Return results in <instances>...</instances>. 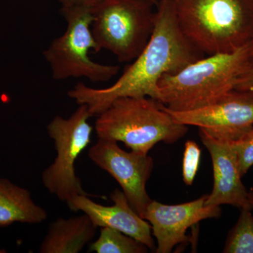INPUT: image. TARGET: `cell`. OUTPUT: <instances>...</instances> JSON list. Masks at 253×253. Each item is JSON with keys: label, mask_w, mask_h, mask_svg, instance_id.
Instances as JSON below:
<instances>
[{"label": "cell", "mask_w": 253, "mask_h": 253, "mask_svg": "<svg viewBox=\"0 0 253 253\" xmlns=\"http://www.w3.org/2000/svg\"><path fill=\"white\" fill-rule=\"evenodd\" d=\"M86 214L58 218L49 225L40 247L41 253H78L94 239L97 230Z\"/></svg>", "instance_id": "13"}, {"label": "cell", "mask_w": 253, "mask_h": 253, "mask_svg": "<svg viewBox=\"0 0 253 253\" xmlns=\"http://www.w3.org/2000/svg\"><path fill=\"white\" fill-rule=\"evenodd\" d=\"M149 248L141 241L109 227L101 228L100 235L88 252L96 253H146Z\"/></svg>", "instance_id": "15"}, {"label": "cell", "mask_w": 253, "mask_h": 253, "mask_svg": "<svg viewBox=\"0 0 253 253\" xmlns=\"http://www.w3.org/2000/svg\"><path fill=\"white\" fill-rule=\"evenodd\" d=\"M184 36L200 52L232 53L253 39V0H174Z\"/></svg>", "instance_id": "3"}, {"label": "cell", "mask_w": 253, "mask_h": 253, "mask_svg": "<svg viewBox=\"0 0 253 253\" xmlns=\"http://www.w3.org/2000/svg\"><path fill=\"white\" fill-rule=\"evenodd\" d=\"M157 6L149 0H103L93 12L91 29L97 51L108 50L130 62L151 39Z\"/></svg>", "instance_id": "5"}, {"label": "cell", "mask_w": 253, "mask_h": 253, "mask_svg": "<svg viewBox=\"0 0 253 253\" xmlns=\"http://www.w3.org/2000/svg\"><path fill=\"white\" fill-rule=\"evenodd\" d=\"M237 155L240 172L244 176L253 166V128L238 140L232 141Z\"/></svg>", "instance_id": "18"}, {"label": "cell", "mask_w": 253, "mask_h": 253, "mask_svg": "<svg viewBox=\"0 0 253 253\" xmlns=\"http://www.w3.org/2000/svg\"><path fill=\"white\" fill-rule=\"evenodd\" d=\"M47 219V212L37 205L28 189L0 178V227L16 222L40 224Z\"/></svg>", "instance_id": "14"}, {"label": "cell", "mask_w": 253, "mask_h": 253, "mask_svg": "<svg viewBox=\"0 0 253 253\" xmlns=\"http://www.w3.org/2000/svg\"><path fill=\"white\" fill-rule=\"evenodd\" d=\"M201 150L194 141H186L183 154L182 176L186 185L191 186L199 169Z\"/></svg>", "instance_id": "17"}, {"label": "cell", "mask_w": 253, "mask_h": 253, "mask_svg": "<svg viewBox=\"0 0 253 253\" xmlns=\"http://www.w3.org/2000/svg\"><path fill=\"white\" fill-rule=\"evenodd\" d=\"M113 206L96 204L89 196L81 195L66 203L74 212L83 211L97 227H109L124 233L155 250L151 226L134 211L123 191L116 189L110 195Z\"/></svg>", "instance_id": "12"}, {"label": "cell", "mask_w": 253, "mask_h": 253, "mask_svg": "<svg viewBox=\"0 0 253 253\" xmlns=\"http://www.w3.org/2000/svg\"><path fill=\"white\" fill-rule=\"evenodd\" d=\"M86 104L79 107L69 118L55 116L46 126L49 137L54 140L56 157L43 171L42 181L49 193L67 203L81 195L90 196L82 186L76 174L75 163L91 142L93 127Z\"/></svg>", "instance_id": "7"}, {"label": "cell", "mask_w": 253, "mask_h": 253, "mask_svg": "<svg viewBox=\"0 0 253 253\" xmlns=\"http://www.w3.org/2000/svg\"><path fill=\"white\" fill-rule=\"evenodd\" d=\"M236 89L239 90H253V65L246 71L240 78Z\"/></svg>", "instance_id": "20"}, {"label": "cell", "mask_w": 253, "mask_h": 253, "mask_svg": "<svg viewBox=\"0 0 253 253\" xmlns=\"http://www.w3.org/2000/svg\"><path fill=\"white\" fill-rule=\"evenodd\" d=\"M6 253V251L5 250H0V253Z\"/></svg>", "instance_id": "24"}, {"label": "cell", "mask_w": 253, "mask_h": 253, "mask_svg": "<svg viewBox=\"0 0 253 253\" xmlns=\"http://www.w3.org/2000/svg\"><path fill=\"white\" fill-rule=\"evenodd\" d=\"M88 158L117 181L134 211L144 218L153 201L146 190L154 169L153 158L136 151L127 152L116 141L99 138L89 149Z\"/></svg>", "instance_id": "8"}, {"label": "cell", "mask_w": 253, "mask_h": 253, "mask_svg": "<svg viewBox=\"0 0 253 253\" xmlns=\"http://www.w3.org/2000/svg\"><path fill=\"white\" fill-rule=\"evenodd\" d=\"M249 201L251 209L253 210V188L251 191H249Z\"/></svg>", "instance_id": "21"}, {"label": "cell", "mask_w": 253, "mask_h": 253, "mask_svg": "<svg viewBox=\"0 0 253 253\" xmlns=\"http://www.w3.org/2000/svg\"><path fill=\"white\" fill-rule=\"evenodd\" d=\"M149 1H151V2L154 3L156 5H157L158 3V0H149Z\"/></svg>", "instance_id": "22"}, {"label": "cell", "mask_w": 253, "mask_h": 253, "mask_svg": "<svg viewBox=\"0 0 253 253\" xmlns=\"http://www.w3.org/2000/svg\"><path fill=\"white\" fill-rule=\"evenodd\" d=\"M251 43H252V62L253 65V41H251Z\"/></svg>", "instance_id": "23"}, {"label": "cell", "mask_w": 253, "mask_h": 253, "mask_svg": "<svg viewBox=\"0 0 253 253\" xmlns=\"http://www.w3.org/2000/svg\"><path fill=\"white\" fill-rule=\"evenodd\" d=\"M252 210L241 209L235 226L229 232L224 245V253H253Z\"/></svg>", "instance_id": "16"}, {"label": "cell", "mask_w": 253, "mask_h": 253, "mask_svg": "<svg viewBox=\"0 0 253 253\" xmlns=\"http://www.w3.org/2000/svg\"><path fill=\"white\" fill-rule=\"evenodd\" d=\"M161 1V0H158V1Z\"/></svg>", "instance_id": "25"}, {"label": "cell", "mask_w": 253, "mask_h": 253, "mask_svg": "<svg viewBox=\"0 0 253 253\" xmlns=\"http://www.w3.org/2000/svg\"><path fill=\"white\" fill-rule=\"evenodd\" d=\"M201 58L202 53L189 42L178 25L174 0H161L149 43L117 81L101 89L79 83L67 94L77 104H86L91 117L104 112L118 98L146 96L158 101L160 79Z\"/></svg>", "instance_id": "1"}, {"label": "cell", "mask_w": 253, "mask_h": 253, "mask_svg": "<svg viewBox=\"0 0 253 253\" xmlns=\"http://www.w3.org/2000/svg\"><path fill=\"white\" fill-rule=\"evenodd\" d=\"M166 110L179 124L196 126L219 139L236 141L253 128V90L233 89L212 104L188 111Z\"/></svg>", "instance_id": "9"}, {"label": "cell", "mask_w": 253, "mask_h": 253, "mask_svg": "<svg viewBox=\"0 0 253 253\" xmlns=\"http://www.w3.org/2000/svg\"><path fill=\"white\" fill-rule=\"evenodd\" d=\"M199 136L211 155L214 177L212 191L207 195L205 205L210 207L229 205L241 210H252L232 141L214 137L202 129H199Z\"/></svg>", "instance_id": "11"}, {"label": "cell", "mask_w": 253, "mask_h": 253, "mask_svg": "<svg viewBox=\"0 0 253 253\" xmlns=\"http://www.w3.org/2000/svg\"><path fill=\"white\" fill-rule=\"evenodd\" d=\"M188 129L175 122L161 103L146 96L118 98L95 122L99 139L120 141L131 151L146 154L158 143L174 144Z\"/></svg>", "instance_id": "4"}, {"label": "cell", "mask_w": 253, "mask_h": 253, "mask_svg": "<svg viewBox=\"0 0 253 253\" xmlns=\"http://www.w3.org/2000/svg\"><path fill=\"white\" fill-rule=\"evenodd\" d=\"M207 195L184 204L166 205L152 201L144 219L151 224L152 234L157 240V253H170L175 246L189 240L186 231L200 221L219 217L220 207L205 205Z\"/></svg>", "instance_id": "10"}, {"label": "cell", "mask_w": 253, "mask_h": 253, "mask_svg": "<svg viewBox=\"0 0 253 253\" xmlns=\"http://www.w3.org/2000/svg\"><path fill=\"white\" fill-rule=\"evenodd\" d=\"M253 65L252 43L232 53L208 55L158 82V101L173 111L200 109L236 89Z\"/></svg>", "instance_id": "2"}, {"label": "cell", "mask_w": 253, "mask_h": 253, "mask_svg": "<svg viewBox=\"0 0 253 253\" xmlns=\"http://www.w3.org/2000/svg\"><path fill=\"white\" fill-rule=\"evenodd\" d=\"M61 11L67 24L66 31L42 53L53 79L85 78L92 83L112 79L118 74L119 66L95 62L89 56L91 50L98 52L91 29L94 11L74 7L61 8Z\"/></svg>", "instance_id": "6"}, {"label": "cell", "mask_w": 253, "mask_h": 253, "mask_svg": "<svg viewBox=\"0 0 253 253\" xmlns=\"http://www.w3.org/2000/svg\"><path fill=\"white\" fill-rule=\"evenodd\" d=\"M61 8L82 7L94 11L103 0H57Z\"/></svg>", "instance_id": "19"}]
</instances>
